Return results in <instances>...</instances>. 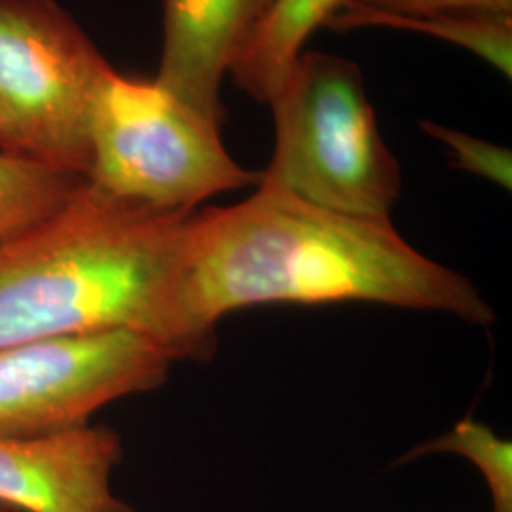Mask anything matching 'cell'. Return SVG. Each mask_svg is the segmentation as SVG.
Here are the masks:
<instances>
[{
  "label": "cell",
  "mask_w": 512,
  "mask_h": 512,
  "mask_svg": "<svg viewBox=\"0 0 512 512\" xmlns=\"http://www.w3.org/2000/svg\"><path fill=\"white\" fill-rule=\"evenodd\" d=\"M340 302L439 311L473 325L495 319L465 275L414 249L391 219L348 217L264 188L245 202L196 209L186 306L209 346L217 348L230 311Z\"/></svg>",
  "instance_id": "obj_1"
},
{
  "label": "cell",
  "mask_w": 512,
  "mask_h": 512,
  "mask_svg": "<svg viewBox=\"0 0 512 512\" xmlns=\"http://www.w3.org/2000/svg\"><path fill=\"white\" fill-rule=\"evenodd\" d=\"M192 211L114 198L86 179L52 217L0 241V348L97 330L143 332L207 361L186 306Z\"/></svg>",
  "instance_id": "obj_2"
},
{
  "label": "cell",
  "mask_w": 512,
  "mask_h": 512,
  "mask_svg": "<svg viewBox=\"0 0 512 512\" xmlns=\"http://www.w3.org/2000/svg\"><path fill=\"white\" fill-rule=\"evenodd\" d=\"M268 105L274 152L256 188L348 217L389 219L401 165L385 145L357 63L304 50Z\"/></svg>",
  "instance_id": "obj_3"
},
{
  "label": "cell",
  "mask_w": 512,
  "mask_h": 512,
  "mask_svg": "<svg viewBox=\"0 0 512 512\" xmlns=\"http://www.w3.org/2000/svg\"><path fill=\"white\" fill-rule=\"evenodd\" d=\"M220 126L156 80L110 67L93 99L84 179L162 211H192L213 196L256 186L258 173L230 156Z\"/></svg>",
  "instance_id": "obj_4"
},
{
  "label": "cell",
  "mask_w": 512,
  "mask_h": 512,
  "mask_svg": "<svg viewBox=\"0 0 512 512\" xmlns=\"http://www.w3.org/2000/svg\"><path fill=\"white\" fill-rule=\"evenodd\" d=\"M110 67L57 0H0V152L86 177Z\"/></svg>",
  "instance_id": "obj_5"
},
{
  "label": "cell",
  "mask_w": 512,
  "mask_h": 512,
  "mask_svg": "<svg viewBox=\"0 0 512 512\" xmlns=\"http://www.w3.org/2000/svg\"><path fill=\"white\" fill-rule=\"evenodd\" d=\"M177 359L143 332L97 330L0 348V435L90 425L103 406L154 391Z\"/></svg>",
  "instance_id": "obj_6"
},
{
  "label": "cell",
  "mask_w": 512,
  "mask_h": 512,
  "mask_svg": "<svg viewBox=\"0 0 512 512\" xmlns=\"http://www.w3.org/2000/svg\"><path fill=\"white\" fill-rule=\"evenodd\" d=\"M122 459V439L107 425L0 435V505L18 512H137L112 488Z\"/></svg>",
  "instance_id": "obj_7"
},
{
  "label": "cell",
  "mask_w": 512,
  "mask_h": 512,
  "mask_svg": "<svg viewBox=\"0 0 512 512\" xmlns=\"http://www.w3.org/2000/svg\"><path fill=\"white\" fill-rule=\"evenodd\" d=\"M277 0H164L156 82L222 124L220 88Z\"/></svg>",
  "instance_id": "obj_8"
},
{
  "label": "cell",
  "mask_w": 512,
  "mask_h": 512,
  "mask_svg": "<svg viewBox=\"0 0 512 512\" xmlns=\"http://www.w3.org/2000/svg\"><path fill=\"white\" fill-rule=\"evenodd\" d=\"M348 0H277L270 18L230 71L239 90L270 103L311 35Z\"/></svg>",
  "instance_id": "obj_9"
},
{
  "label": "cell",
  "mask_w": 512,
  "mask_h": 512,
  "mask_svg": "<svg viewBox=\"0 0 512 512\" xmlns=\"http://www.w3.org/2000/svg\"><path fill=\"white\" fill-rule=\"evenodd\" d=\"M327 27L336 31L353 27H389L440 38L478 55L497 73L511 78L512 14L439 12L421 16H387L355 6H342L327 21Z\"/></svg>",
  "instance_id": "obj_10"
},
{
  "label": "cell",
  "mask_w": 512,
  "mask_h": 512,
  "mask_svg": "<svg viewBox=\"0 0 512 512\" xmlns=\"http://www.w3.org/2000/svg\"><path fill=\"white\" fill-rule=\"evenodd\" d=\"M84 177L0 152V241L59 211Z\"/></svg>",
  "instance_id": "obj_11"
},
{
  "label": "cell",
  "mask_w": 512,
  "mask_h": 512,
  "mask_svg": "<svg viewBox=\"0 0 512 512\" xmlns=\"http://www.w3.org/2000/svg\"><path fill=\"white\" fill-rule=\"evenodd\" d=\"M431 454H456L469 459L484 478L492 497V512H512V444L494 429L465 418L437 439L421 442L408 450L395 465L412 463Z\"/></svg>",
  "instance_id": "obj_12"
},
{
  "label": "cell",
  "mask_w": 512,
  "mask_h": 512,
  "mask_svg": "<svg viewBox=\"0 0 512 512\" xmlns=\"http://www.w3.org/2000/svg\"><path fill=\"white\" fill-rule=\"evenodd\" d=\"M420 128L448 148L458 169L511 190L512 154L509 148L497 147L484 139L427 120H421Z\"/></svg>",
  "instance_id": "obj_13"
},
{
  "label": "cell",
  "mask_w": 512,
  "mask_h": 512,
  "mask_svg": "<svg viewBox=\"0 0 512 512\" xmlns=\"http://www.w3.org/2000/svg\"><path fill=\"white\" fill-rule=\"evenodd\" d=\"M344 6L387 16H421L439 12L512 14V0H348Z\"/></svg>",
  "instance_id": "obj_14"
},
{
  "label": "cell",
  "mask_w": 512,
  "mask_h": 512,
  "mask_svg": "<svg viewBox=\"0 0 512 512\" xmlns=\"http://www.w3.org/2000/svg\"><path fill=\"white\" fill-rule=\"evenodd\" d=\"M0 512H18V511H14V509H10V507H6V505H0Z\"/></svg>",
  "instance_id": "obj_15"
}]
</instances>
